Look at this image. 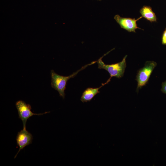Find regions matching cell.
Returning a JSON list of instances; mask_svg holds the SVG:
<instances>
[{"label":"cell","instance_id":"1","mask_svg":"<svg viewBox=\"0 0 166 166\" xmlns=\"http://www.w3.org/2000/svg\"><path fill=\"white\" fill-rule=\"evenodd\" d=\"M94 61L92 63L85 65L80 69L71 75L68 76H63L59 75L55 73L53 70H52L50 72L51 78V86L52 87L57 90L59 93L60 96L64 99L65 94V90L66 89V86L67 81L71 78L74 77L78 72L83 70L88 65L93 64L96 62Z\"/></svg>","mask_w":166,"mask_h":166},{"label":"cell","instance_id":"3","mask_svg":"<svg viewBox=\"0 0 166 166\" xmlns=\"http://www.w3.org/2000/svg\"><path fill=\"white\" fill-rule=\"evenodd\" d=\"M156 65V63L154 61H147L144 66L138 70L136 79L137 82L136 89L137 92L148 83L150 76Z\"/></svg>","mask_w":166,"mask_h":166},{"label":"cell","instance_id":"9","mask_svg":"<svg viewBox=\"0 0 166 166\" xmlns=\"http://www.w3.org/2000/svg\"><path fill=\"white\" fill-rule=\"evenodd\" d=\"M162 43L163 45H166V28L162 34Z\"/></svg>","mask_w":166,"mask_h":166},{"label":"cell","instance_id":"7","mask_svg":"<svg viewBox=\"0 0 166 166\" xmlns=\"http://www.w3.org/2000/svg\"><path fill=\"white\" fill-rule=\"evenodd\" d=\"M111 79L109 78L105 83L102 84L98 88H88L86 89L82 93L81 101L83 103L90 101L96 94L100 93L99 89L110 81Z\"/></svg>","mask_w":166,"mask_h":166},{"label":"cell","instance_id":"2","mask_svg":"<svg viewBox=\"0 0 166 166\" xmlns=\"http://www.w3.org/2000/svg\"><path fill=\"white\" fill-rule=\"evenodd\" d=\"M110 51L104 54L97 61L98 65V68L99 69H105L108 71L110 74L111 78L112 77H115L120 78L124 76L126 67V59L127 56H125L122 61L119 62L111 65H106L102 61V58Z\"/></svg>","mask_w":166,"mask_h":166},{"label":"cell","instance_id":"4","mask_svg":"<svg viewBox=\"0 0 166 166\" xmlns=\"http://www.w3.org/2000/svg\"><path fill=\"white\" fill-rule=\"evenodd\" d=\"M15 105L18 111L19 118L20 119L22 122L23 129H26V124L27 120L31 117L34 115H42L50 112H49L43 113H34L31 111V105L22 100L17 101Z\"/></svg>","mask_w":166,"mask_h":166},{"label":"cell","instance_id":"6","mask_svg":"<svg viewBox=\"0 0 166 166\" xmlns=\"http://www.w3.org/2000/svg\"><path fill=\"white\" fill-rule=\"evenodd\" d=\"M33 136L31 133L26 130L23 129L18 132L16 140L19 149L17 153L14 156L15 158L19 152L25 147L31 144L33 140Z\"/></svg>","mask_w":166,"mask_h":166},{"label":"cell","instance_id":"11","mask_svg":"<svg viewBox=\"0 0 166 166\" xmlns=\"http://www.w3.org/2000/svg\"><path fill=\"white\" fill-rule=\"evenodd\" d=\"M98 0V1H101V0Z\"/></svg>","mask_w":166,"mask_h":166},{"label":"cell","instance_id":"10","mask_svg":"<svg viewBox=\"0 0 166 166\" xmlns=\"http://www.w3.org/2000/svg\"><path fill=\"white\" fill-rule=\"evenodd\" d=\"M161 91L163 93L166 94V81L162 83Z\"/></svg>","mask_w":166,"mask_h":166},{"label":"cell","instance_id":"5","mask_svg":"<svg viewBox=\"0 0 166 166\" xmlns=\"http://www.w3.org/2000/svg\"><path fill=\"white\" fill-rule=\"evenodd\" d=\"M142 17L141 16L136 19L135 18L121 17L119 15L117 14L115 16L114 19L121 28L129 32L135 33V30L137 29L142 30L137 26L136 23L137 21Z\"/></svg>","mask_w":166,"mask_h":166},{"label":"cell","instance_id":"8","mask_svg":"<svg viewBox=\"0 0 166 166\" xmlns=\"http://www.w3.org/2000/svg\"><path fill=\"white\" fill-rule=\"evenodd\" d=\"M140 12L142 17L151 22H156V16L150 6H144L140 10Z\"/></svg>","mask_w":166,"mask_h":166}]
</instances>
